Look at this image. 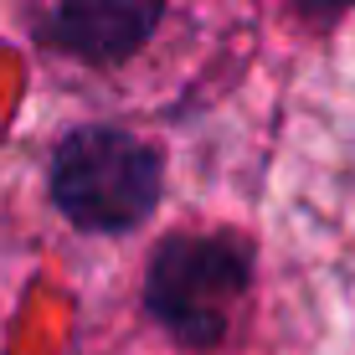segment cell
<instances>
[{
    "label": "cell",
    "instance_id": "obj_1",
    "mask_svg": "<svg viewBox=\"0 0 355 355\" xmlns=\"http://www.w3.org/2000/svg\"><path fill=\"white\" fill-rule=\"evenodd\" d=\"M268 248L273 355H355V21L293 83Z\"/></svg>",
    "mask_w": 355,
    "mask_h": 355
},
{
    "label": "cell",
    "instance_id": "obj_2",
    "mask_svg": "<svg viewBox=\"0 0 355 355\" xmlns=\"http://www.w3.org/2000/svg\"><path fill=\"white\" fill-rule=\"evenodd\" d=\"M160 155L124 129H72L52 155V201L83 232H124L160 201Z\"/></svg>",
    "mask_w": 355,
    "mask_h": 355
},
{
    "label": "cell",
    "instance_id": "obj_3",
    "mask_svg": "<svg viewBox=\"0 0 355 355\" xmlns=\"http://www.w3.org/2000/svg\"><path fill=\"white\" fill-rule=\"evenodd\" d=\"M252 258L232 237H175L150 263V299L155 320L186 345H216L237 299L248 293Z\"/></svg>",
    "mask_w": 355,
    "mask_h": 355
},
{
    "label": "cell",
    "instance_id": "obj_4",
    "mask_svg": "<svg viewBox=\"0 0 355 355\" xmlns=\"http://www.w3.org/2000/svg\"><path fill=\"white\" fill-rule=\"evenodd\" d=\"M165 0H57L52 42L88 62H119L150 42Z\"/></svg>",
    "mask_w": 355,
    "mask_h": 355
},
{
    "label": "cell",
    "instance_id": "obj_5",
    "mask_svg": "<svg viewBox=\"0 0 355 355\" xmlns=\"http://www.w3.org/2000/svg\"><path fill=\"white\" fill-rule=\"evenodd\" d=\"M345 6H355V0H345Z\"/></svg>",
    "mask_w": 355,
    "mask_h": 355
}]
</instances>
